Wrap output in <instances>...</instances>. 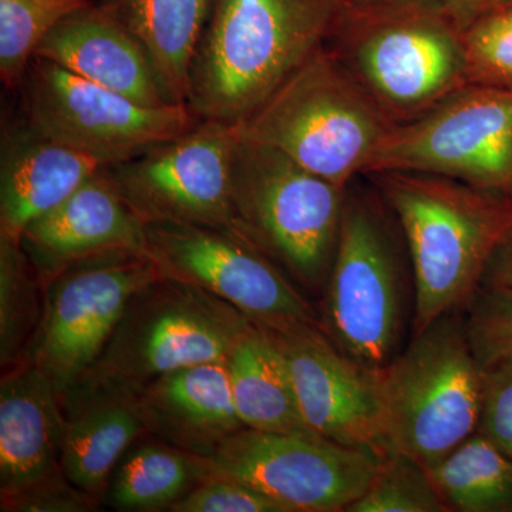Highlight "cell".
Instances as JSON below:
<instances>
[{
  "instance_id": "1",
  "label": "cell",
  "mask_w": 512,
  "mask_h": 512,
  "mask_svg": "<svg viewBox=\"0 0 512 512\" xmlns=\"http://www.w3.org/2000/svg\"><path fill=\"white\" fill-rule=\"evenodd\" d=\"M345 8V0H212L188 74V109L237 126L326 46Z\"/></svg>"
},
{
  "instance_id": "2",
  "label": "cell",
  "mask_w": 512,
  "mask_h": 512,
  "mask_svg": "<svg viewBox=\"0 0 512 512\" xmlns=\"http://www.w3.org/2000/svg\"><path fill=\"white\" fill-rule=\"evenodd\" d=\"M392 208L412 259L416 332L470 302L512 232V197L443 175L365 174Z\"/></svg>"
},
{
  "instance_id": "3",
  "label": "cell",
  "mask_w": 512,
  "mask_h": 512,
  "mask_svg": "<svg viewBox=\"0 0 512 512\" xmlns=\"http://www.w3.org/2000/svg\"><path fill=\"white\" fill-rule=\"evenodd\" d=\"M394 126L328 46L309 57L247 119L241 140L275 148L340 188L365 174Z\"/></svg>"
},
{
  "instance_id": "4",
  "label": "cell",
  "mask_w": 512,
  "mask_h": 512,
  "mask_svg": "<svg viewBox=\"0 0 512 512\" xmlns=\"http://www.w3.org/2000/svg\"><path fill=\"white\" fill-rule=\"evenodd\" d=\"M326 46L394 124L416 119L470 84L463 32L409 0L346 5Z\"/></svg>"
},
{
  "instance_id": "5",
  "label": "cell",
  "mask_w": 512,
  "mask_h": 512,
  "mask_svg": "<svg viewBox=\"0 0 512 512\" xmlns=\"http://www.w3.org/2000/svg\"><path fill=\"white\" fill-rule=\"evenodd\" d=\"M377 383L387 453L429 468L478 429L484 369L451 313L417 330L409 348L377 370Z\"/></svg>"
},
{
  "instance_id": "6",
  "label": "cell",
  "mask_w": 512,
  "mask_h": 512,
  "mask_svg": "<svg viewBox=\"0 0 512 512\" xmlns=\"http://www.w3.org/2000/svg\"><path fill=\"white\" fill-rule=\"evenodd\" d=\"M348 188L311 173L275 148L235 141V232L308 288H319L329 278Z\"/></svg>"
},
{
  "instance_id": "7",
  "label": "cell",
  "mask_w": 512,
  "mask_h": 512,
  "mask_svg": "<svg viewBox=\"0 0 512 512\" xmlns=\"http://www.w3.org/2000/svg\"><path fill=\"white\" fill-rule=\"evenodd\" d=\"M252 325L217 296L160 276L131 298L106 349L80 380L137 393L183 367L227 362Z\"/></svg>"
},
{
  "instance_id": "8",
  "label": "cell",
  "mask_w": 512,
  "mask_h": 512,
  "mask_svg": "<svg viewBox=\"0 0 512 512\" xmlns=\"http://www.w3.org/2000/svg\"><path fill=\"white\" fill-rule=\"evenodd\" d=\"M416 171L512 191V89L468 84L416 119L394 124L365 174Z\"/></svg>"
},
{
  "instance_id": "9",
  "label": "cell",
  "mask_w": 512,
  "mask_h": 512,
  "mask_svg": "<svg viewBox=\"0 0 512 512\" xmlns=\"http://www.w3.org/2000/svg\"><path fill=\"white\" fill-rule=\"evenodd\" d=\"M19 89L30 126L103 167L140 156L198 121L185 104L143 106L42 57L30 60Z\"/></svg>"
},
{
  "instance_id": "10",
  "label": "cell",
  "mask_w": 512,
  "mask_h": 512,
  "mask_svg": "<svg viewBox=\"0 0 512 512\" xmlns=\"http://www.w3.org/2000/svg\"><path fill=\"white\" fill-rule=\"evenodd\" d=\"M144 255L103 256L66 269L43 285V313L25 360L50 380L59 397L99 360L128 302L160 278Z\"/></svg>"
},
{
  "instance_id": "11",
  "label": "cell",
  "mask_w": 512,
  "mask_h": 512,
  "mask_svg": "<svg viewBox=\"0 0 512 512\" xmlns=\"http://www.w3.org/2000/svg\"><path fill=\"white\" fill-rule=\"evenodd\" d=\"M380 458L315 434L244 427L201 460L208 477L247 484L288 512H340L365 493Z\"/></svg>"
},
{
  "instance_id": "12",
  "label": "cell",
  "mask_w": 512,
  "mask_h": 512,
  "mask_svg": "<svg viewBox=\"0 0 512 512\" xmlns=\"http://www.w3.org/2000/svg\"><path fill=\"white\" fill-rule=\"evenodd\" d=\"M400 278L389 232L372 202L346 194L322 328L343 353L379 370L400 338Z\"/></svg>"
},
{
  "instance_id": "13",
  "label": "cell",
  "mask_w": 512,
  "mask_h": 512,
  "mask_svg": "<svg viewBox=\"0 0 512 512\" xmlns=\"http://www.w3.org/2000/svg\"><path fill=\"white\" fill-rule=\"evenodd\" d=\"M146 232L147 258L164 278L217 296L265 329L316 323L279 265L241 235L175 222L146 224Z\"/></svg>"
},
{
  "instance_id": "14",
  "label": "cell",
  "mask_w": 512,
  "mask_h": 512,
  "mask_svg": "<svg viewBox=\"0 0 512 512\" xmlns=\"http://www.w3.org/2000/svg\"><path fill=\"white\" fill-rule=\"evenodd\" d=\"M235 141L234 127L198 120L180 136L101 170L144 224L175 222L235 232Z\"/></svg>"
},
{
  "instance_id": "15",
  "label": "cell",
  "mask_w": 512,
  "mask_h": 512,
  "mask_svg": "<svg viewBox=\"0 0 512 512\" xmlns=\"http://www.w3.org/2000/svg\"><path fill=\"white\" fill-rule=\"evenodd\" d=\"M288 367L299 412L316 436L384 456L377 370L343 353L322 325L266 329Z\"/></svg>"
},
{
  "instance_id": "16",
  "label": "cell",
  "mask_w": 512,
  "mask_h": 512,
  "mask_svg": "<svg viewBox=\"0 0 512 512\" xmlns=\"http://www.w3.org/2000/svg\"><path fill=\"white\" fill-rule=\"evenodd\" d=\"M20 247L43 285L66 269L103 256H147L146 224L114 190L103 170L30 222Z\"/></svg>"
},
{
  "instance_id": "17",
  "label": "cell",
  "mask_w": 512,
  "mask_h": 512,
  "mask_svg": "<svg viewBox=\"0 0 512 512\" xmlns=\"http://www.w3.org/2000/svg\"><path fill=\"white\" fill-rule=\"evenodd\" d=\"M60 402L64 476L101 503L121 458L148 434L137 394L123 387L79 380Z\"/></svg>"
},
{
  "instance_id": "18",
  "label": "cell",
  "mask_w": 512,
  "mask_h": 512,
  "mask_svg": "<svg viewBox=\"0 0 512 512\" xmlns=\"http://www.w3.org/2000/svg\"><path fill=\"white\" fill-rule=\"evenodd\" d=\"M136 394L148 436L194 456H210L245 427L232 400L227 362L183 367Z\"/></svg>"
},
{
  "instance_id": "19",
  "label": "cell",
  "mask_w": 512,
  "mask_h": 512,
  "mask_svg": "<svg viewBox=\"0 0 512 512\" xmlns=\"http://www.w3.org/2000/svg\"><path fill=\"white\" fill-rule=\"evenodd\" d=\"M0 383V495L64 474V414L55 387L28 362Z\"/></svg>"
},
{
  "instance_id": "20",
  "label": "cell",
  "mask_w": 512,
  "mask_h": 512,
  "mask_svg": "<svg viewBox=\"0 0 512 512\" xmlns=\"http://www.w3.org/2000/svg\"><path fill=\"white\" fill-rule=\"evenodd\" d=\"M103 165L43 136L28 121L3 131L0 151V238L20 242L40 215L66 200Z\"/></svg>"
},
{
  "instance_id": "21",
  "label": "cell",
  "mask_w": 512,
  "mask_h": 512,
  "mask_svg": "<svg viewBox=\"0 0 512 512\" xmlns=\"http://www.w3.org/2000/svg\"><path fill=\"white\" fill-rule=\"evenodd\" d=\"M35 56L143 106L170 104L143 46L100 2L62 20L40 42Z\"/></svg>"
},
{
  "instance_id": "22",
  "label": "cell",
  "mask_w": 512,
  "mask_h": 512,
  "mask_svg": "<svg viewBox=\"0 0 512 512\" xmlns=\"http://www.w3.org/2000/svg\"><path fill=\"white\" fill-rule=\"evenodd\" d=\"M212 0H100L136 37L165 101L187 103L188 74ZM187 106V104H185Z\"/></svg>"
},
{
  "instance_id": "23",
  "label": "cell",
  "mask_w": 512,
  "mask_h": 512,
  "mask_svg": "<svg viewBox=\"0 0 512 512\" xmlns=\"http://www.w3.org/2000/svg\"><path fill=\"white\" fill-rule=\"evenodd\" d=\"M227 369L235 410L247 429L315 434L302 419L284 356L268 330L254 323L229 353Z\"/></svg>"
},
{
  "instance_id": "24",
  "label": "cell",
  "mask_w": 512,
  "mask_h": 512,
  "mask_svg": "<svg viewBox=\"0 0 512 512\" xmlns=\"http://www.w3.org/2000/svg\"><path fill=\"white\" fill-rule=\"evenodd\" d=\"M141 439L117 464L104 501L116 511H170L177 501L208 477L207 470L201 457L156 437Z\"/></svg>"
},
{
  "instance_id": "25",
  "label": "cell",
  "mask_w": 512,
  "mask_h": 512,
  "mask_svg": "<svg viewBox=\"0 0 512 512\" xmlns=\"http://www.w3.org/2000/svg\"><path fill=\"white\" fill-rule=\"evenodd\" d=\"M426 470L447 511H512V458L478 431Z\"/></svg>"
},
{
  "instance_id": "26",
  "label": "cell",
  "mask_w": 512,
  "mask_h": 512,
  "mask_svg": "<svg viewBox=\"0 0 512 512\" xmlns=\"http://www.w3.org/2000/svg\"><path fill=\"white\" fill-rule=\"evenodd\" d=\"M43 288L18 242L0 238V362L3 369L25 360L43 313Z\"/></svg>"
},
{
  "instance_id": "27",
  "label": "cell",
  "mask_w": 512,
  "mask_h": 512,
  "mask_svg": "<svg viewBox=\"0 0 512 512\" xmlns=\"http://www.w3.org/2000/svg\"><path fill=\"white\" fill-rule=\"evenodd\" d=\"M100 0H0V77L19 89L37 46L50 30Z\"/></svg>"
},
{
  "instance_id": "28",
  "label": "cell",
  "mask_w": 512,
  "mask_h": 512,
  "mask_svg": "<svg viewBox=\"0 0 512 512\" xmlns=\"http://www.w3.org/2000/svg\"><path fill=\"white\" fill-rule=\"evenodd\" d=\"M447 511L429 473L413 458L389 451L380 458L375 477L365 493L346 512Z\"/></svg>"
},
{
  "instance_id": "29",
  "label": "cell",
  "mask_w": 512,
  "mask_h": 512,
  "mask_svg": "<svg viewBox=\"0 0 512 512\" xmlns=\"http://www.w3.org/2000/svg\"><path fill=\"white\" fill-rule=\"evenodd\" d=\"M468 82L512 89V3L488 10L463 30Z\"/></svg>"
},
{
  "instance_id": "30",
  "label": "cell",
  "mask_w": 512,
  "mask_h": 512,
  "mask_svg": "<svg viewBox=\"0 0 512 512\" xmlns=\"http://www.w3.org/2000/svg\"><path fill=\"white\" fill-rule=\"evenodd\" d=\"M468 342L483 369L512 357V289L481 286L464 322Z\"/></svg>"
},
{
  "instance_id": "31",
  "label": "cell",
  "mask_w": 512,
  "mask_h": 512,
  "mask_svg": "<svg viewBox=\"0 0 512 512\" xmlns=\"http://www.w3.org/2000/svg\"><path fill=\"white\" fill-rule=\"evenodd\" d=\"M171 512H288L278 501L237 480L208 477L177 501Z\"/></svg>"
},
{
  "instance_id": "32",
  "label": "cell",
  "mask_w": 512,
  "mask_h": 512,
  "mask_svg": "<svg viewBox=\"0 0 512 512\" xmlns=\"http://www.w3.org/2000/svg\"><path fill=\"white\" fill-rule=\"evenodd\" d=\"M477 431L512 458V357L484 369Z\"/></svg>"
},
{
  "instance_id": "33",
  "label": "cell",
  "mask_w": 512,
  "mask_h": 512,
  "mask_svg": "<svg viewBox=\"0 0 512 512\" xmlns=\"http://www.w3.org/2000/svg\"><path fill=\"white\" fill-rule=\"evenodd\" d=\"M5 512H90L99 510V501L60 476L30 485L25 490L0 495Z\"/></svg>"
},
{
  "instance_id": "34",
  "label": "cell",
  "mask_w": 512,
  "mask_h": 512,
  "mask_svg": "<svg viewBox=\"0 0 512 512\" xmlns=\"http://www.w3.org/2000/svg\"><path fill=\"white\" fill-rule=\"evenodd\" d=\"M436 10L463 32L488 10L497 8L504 0H409Z\"/></svg>"
},
{
  "instance_id": "35",
  "label": "cell",
  "mask_w": 512,
  "mask_h": 512,
  "mask_svg": "<svg viewBox=\"0 0 512 512\" xmlns=\"http://www.w3.org/2000/svg\"><path fill=\"white\" fill-rule=\"evenodd\" d=\"M481 286L512 289V232L495 249L485 269Z\"/></svg>"
},
{
  "instance_id": "36",
  "label": "cell",
  "mask_w": 512,
  "mask_h": 512,
  "mask_svg": "<svg viewBox=\"0 0 512 512\" xmlns=\"http://www.w3.org/2000/svg\"><path fill=\"white\" fill-rule=\"evenodd\" d=\"M345 2L348 6H362L367 5V3L375 2V0H345Z\"/></svg>"
},
{
  "instance_id": "37",
  "label": "cell",
  "mask_w": 512,
  "mask_h": 512,
  "mask_svg": "<svg viewBox=\"0 0 512 512\" xmlns=\"http://www.w3.org/2000/svg\"><path fill=\"white\" fill-rule=\"evenodd\" d=\"M505 3H512V0H504V2L501 3V5H505Z\"/></svg>"
},
{
  "instance_id": "38",
  "label": "cell",
  "mask_w": 512,
  "mask_h": 512,
  "mask_svg": "<svg viewBox=\"0 0 512 512\" xmlns=\"http://www.w3.org/2000/svg\"><path fill=\"white\" fill-rule=\"evenodd\" d=\"M511 197H512V191H511Z\"/></svg>"
}]
</instances>
